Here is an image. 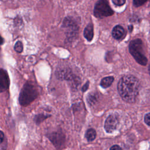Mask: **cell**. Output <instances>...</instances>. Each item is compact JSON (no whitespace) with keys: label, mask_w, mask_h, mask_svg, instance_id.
<instances>
[{"label":"cell","mask_w":150,"mask_h":150,"mask_svg":"<svg viewBox=\"0 0 150 150\" xmlns=\"http://www.w3.org/2000/svg\"><path fill=\"white\" fill-rule=\"evenodd\" d=\"M117 88L124 101L133 103L135 101L139 93V82L136 77L126 75L122 77L119 80Z\"/></svg>","instance_id":"obj_1"},{"label":"cell","mask_w":150,"mask_h":150,"mask_svg":"<svg viewBox=\"0 0 150 150\" xmlns=\"http://www.w3.org/2000/svg\"><path fill=\"white\" fill-rule=\"evenodd\" d=\"M38 88L30 82L26 83L23 86L19 97V103L22 106H27L38 96Z\"/></svg>","instance_id":"obj_2"},{"label":"cell","mask_w":150,"mask_h":150,"mask_svg":"<svg viewBox=\"0 0 150 150\" xmlns=\"http://www.w3.org/2000/svg\"><path fill=\"white\" fill-rule=\"evenodd\" d=\"M129 51L138 63L142 66L146 64L148 60L143 53L142 42L140 39H136L130 42Z\"/></svg>","instance_id":"obj_3"},{"label":"cell","mask_w":150,"mask_h":150,"mask_svg":"<svg viewBox=\"0 0 150 150\" xmlns=\"http://www.w3.org/2000/svg\"><path fill=\"white\" fill-rule=\"evenodd\" d=\"M62 26L66 29V37L69 41L77 38L79 26L76 20L73 17L70 16L66 17Z\"/></svg>","instance_id":"obj_4"},{"label":"cell","mask_w":150,"mask_h":150,"mask_svg":"<svg viewBox=\"0 0 150 150\" xmlns=\"http://www.w3.org/2000/svg\"><path fill=\"white\" fill-rule=\"evenodd\" d=\"M114 12L110 6L108 0H98L95 4L93 13L97 18H103L112 15Z\"/></svg>","instance_id":"obj_5"},{"label":"cell","mask_w":150,"mask_h":150,"mask_svg":"<svg viewBox=\"0 0 150 150\" xmlns=\"http://www.w3.org/2000/svg\"><path fill=\"white\" fill-rule=\"evenodd\" d=\"M47 137L57 148L62 147L65 142V135L62 131L53 132L47 135Z\"/></svg>","instance_id":"obj_6"},{"label":"cell","mask_w":150,"mask_h":150,"mask_svg":"<svg viewBox=\"0 0 150 150\" xmlns=\"http://www.w3.org/2000/svg\"><path fill=\"white\" fill-rule=\"evenodd\" d=\"M119 124V119L117 115H110L106 119L104 124V129L108 133H111L116 129Z\"/></svg>","instance_id":"obj_7"},{"label":"cell","mask_w":150,"mask_h":150,"mask_svg":"<svg viewBox=\"0 0 150 150\" xmlns=\"http://www.w3.org/2000/svg\"><path fill=\"white\" fill-rule=\"evenodd\" d=\"M56 76L59 80H66L70 81L75 76L73 74L71 69L69 68H59L56 71Z\"/></svg>","instance_id":"obj_8"},{"label":"cell","mask_w":150,"mask_h":150,"mask_svg":"<svg viewBox=\"0 0 150 150\" xmlns=\"http://www.w3.org/2000/svg\"><path fill=\"white\" fill-rule=\"evenodd\" d=\"M9 86V79L7 72L3 69H1L0 73V91L3 92L8 88Z\"/></svg>","instance_id":"obj_9"},{"label":"cell","mask_w":150,"mask_h":150,"mask_svg":"<svg viewBox=\"0 0 150 150\" xmlns=\"http://www.w3.org/2000/svg\"><path fill=\"white\" fill-rule=\"evenodd\" d=\"M125 35V30L121 25H116L112 30V36L116 40L121 39Z\"/></svg>","instance_id":"obj_10"},{"label":"cell","mask_w":150,"mask_h":150,"mask_svg":"<svg viewBox=\"0 0 150 150\" xmlns=\"http://www.w3.org/2000/svg\"><path fill=\"white\" fill-rule=\"evenodd\" d=\"M83 35L87 41L91 42L93 38L94 31H93V25L91 23H89L86 27L84 28Z\"/></svg>","instance_id":"obj_11"},{"label":"cell","mask_w":150,"mask_h":150,"mask_svg":"<svg viewBox=\"0 0 150 150\" xmlns=\"http://www.w3.org/2000/svg\"><path fill=\"white\" fill-rule=\"evenodd\" d=\"M114 80V78L113 76H108V77H104L101 80L100 86L103 88H106L110 87L112 84Z\"/></svg>","instance_id":"obj_12"},{"label":"cell","mask_w":150,"mask_h":150,"mask_svg":"<svg viewBox=\"0 0 150 150\" xmlns=\"http://www.w3.org/2000/svg\"><path fill=\"white\" fill-rule=\"evenodd\" d=\"M98 95L97 93L95 92H91L90 94H88L87 97V103L90 105H94L98 101Z\"/></svg>","instance_id":"obj_13"},{"label":"cell","mask_w":150,"mask_h":150,"mask_svg":"<svg viewBox=\"0 0 150 150\" xmlns=\"http://www.w3.org/2000/svg\"><path fill=\"white\" fill-rule=\"evenodd\" d=\"M96 137V131H95L94 129L93 128H89L87 130L86 134H85V137L87 139L88 141L91 142L94 140Z\"/></svg>","instance_id":"obj_14"},{"label":"cell","mask_w":150,"mask_h":150,"mask_svg":"<svg viewBox=\"0 0 150 150\" xmlns=\"http://www.w3.org/2000/svg\"><path fill=\"white\" fill-rule=\"evenodd\" d=\"M49 117H50V115H45L44 114H38L35 116L34 120H35V122L37 124H39L43 121H44L45 119Z\"/></svg>","instance_id":"obj_15"},{"label":"cell","mask_w":150,"mask_h":150,"mask_svg":"<svg viewBox=\"0 0 150 150\" xmlns=\"http://www.w3.org/2000/svg\"><path fill=\"white\" fill-rule=\"evenodd\" d=\"M23 44L21 41H17L14 45V50L18 53H21L23 51Z\"/></svg>","instance_id":"obj_16"},{"label":"cell","mask_w":150,"mask_h":150,"mask_svg":"<svg viewBox=\"0 0 150 150\" xmlns=\"http://www.w3.org/2000/svg\"><path fill=\"white\" fill-rule=\"evenodd\" d=\"M147 0H133V4L135 6L138 7L142 5Z\"/></svg>","instance_id":"obj_17"},{"label":"cell","mask_w":150,"mask_h":150,"mask_svg":"<svg viewBox=\"0 0 150 150\" xmlns=\"http://www.w3.org/2000/svg\"><path fill=\"white\" fill-rule=\"evenodd\" d=\"M126 0H112V3L116 6H122L125 3Z\"/></svg>","instance_id":"obj_18"},{"label":"cell","mask_w":150,"mask_h":150,"mask_svg":"<svg viewBox=\"0 0 150 150\" xmlns=\"http://www.w3.org/2000/svg\"><path fill=\"white\" fill-rule=\"evenodd\" d=\"M144 121L148 125L150 126V112L146 114L144 117Z\"/></svg>","instance_id":"obj_19"},{"label":"cell","mask_w":150,"mask_h":150,"mask_svg":"<svg viewBox=\"0 0 150 150\" xmlns=\"http://www.w3.org/2000/svg\"><path fill=\"white\" fill-rule=\"evenodd\" d=\"M89 84H90V83H89V81H87L85 84H84V85L82 87V88H81V90H82V91L83 92H84V91H86L88 88V87H89Z\"/></svg>","instance_id":"obj_20"},{"label":"cell","mask_w":150,"mask_h":150,"mask_svg":"<svg viewBox=\"0 0 150 150\" xmlns=\"http://www.w3.org/2000/svg\"><path fill=\"white\" fill-rule=\"evenodd\" d=\"M110 150H122V149L120 146L117 145H114L110 148Z\"/></svg>","instance_id":"obj_21"},{"label":"cell","mask_w":150,"mask_h":150,"mask_svg":"<svg viewBox=\"0 0 150 150\" xmlns=\"http://www.w3.org/2000/svg\"><path fill=\"white\" fill-rule=\"evenodd\" d=\"M132 28H133V27H132V26H131H131H128V29H129L130 32H131V30H132Z\"/></svg>","instance_id":"obj_22"},{"label":"cell","mask_w":150,"mask_h":150,"mask_svg":"<svg viewBox=\"0 0 150 150\" xmlns=\"http://www.w3.org/2000/svg\"><path fill=\"white\" fill-rule=\"evenodd\" d=\"M1 45H2L3 44V38L1 37Z\"/></svg>","instance_id":"obj_23"},{"label":"cell","mask_w":150,"mask_h":150,"mask_svg":"<svg viewBox=\"0 0 150 150\" xmlns=\"http://www.w3.org/2000/svg\"><path fill=\"white\" fill-rule=\"evenodd\" d=\"M148 71H149V74H150V66H149V67H148Z\"/></svg>","instance_id":"obj_24"}]
</instances>
